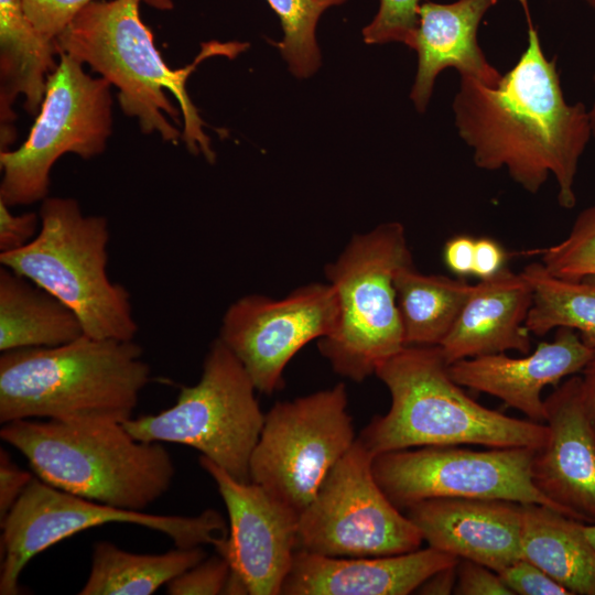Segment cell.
<instances>
[{"label": "cell", "mask_w": 595, "mask_h": 595, "mask_svg": "<svg viewBox=\"0 0 595 595\" xmlns=\"http://www.w3.org/2000/svg\"><path fill=\"white\" fill-rule=\"evenodd\" d=\"M518 2L528 25L524 52L496 87L461 76L453 100L455 126L477 167H506L532 194L552 174L560 206L571 209L578 161L592 138L588 110L581 101L566 102L556 57H545L528 0Z\"/></svg>", "instance_id": "1"}, {"label": "cell", "mask_w": 595, "mask_h": 595, "mask_svg": "<svg viewBox=\"0 0 595 595\" xmlns=\"http://www.w3.org/2000/svg\"><path fill=\"white\" fill-rule=\"evenodd\" d=\"M143 0H94L55 39L57 54H66L106 78L118 89L122 111L138 119L144 133L162 140L181 139L193 154L213 163L215 153L204 122L186 90V80L206 57H235L247 43L216 41L203 44L191 65L172 69L158 51L152 31L140 17ZM171 9V0H144Z\"/></svg>", "instance_id": "2"}, {"label": "cell", "mask_w": 595, "mask_h": 595, "mask_svg": "<svg viewBox=\"0 0 595 595\" xmlns=\"http://www.w3.org/2000/svg\"><path fill=\"white\" fill-rule=\"evenodd\" d=\"M132 340L83 334L55 347L0 356V423L29 419L119 422L133 418L151 369Z\"/></svg>", "instance_id": "3"}, {"label": "cell", "mask_w": 595, "mask_h": 595, "mask_svg": "<svg viewBox=\"0 0 595 595\" xmlns=\"http://www.w3.org/2000/svg\"><path fill=\"white\" fill-rule=\"evenodd\" d=\"M375 375L388 388L391 404L358 436L374 456L462 444L539 450L547 442L545 423L512 418L472 399L451 377L440 346H405Z\"/></svg>", "instance_id": "4"}, {"label": "cell", "mask_w": 595, "mask_h": 595, "mask_svg": "<svg viewBox=\"0 0 595 595\" xmlns=\"http://www.w3.org/2000/svg\"><path fill=\"white\" fill-rule=\"evenodd\" d=\"M0 436L43 482L119 509L145 511L175 476L162 443L140 441L119 422L18 420Z\"/></svg>", "instance_id": "5"}, {"label": "cell", "mask_w": 595, "mask_h": 595, "mask_svg": "<svg viewBox=\"0 0 595 595\" xmlns=\"http://www.w3.org/2000/svg\"><path fill=\"white\" fill-rule=\"evenodd\" d=\"M40 230L25 247L0 253L1 266L42 286L78 316L84 334L132 340L138 332L130 294L107 274L108 221L84 215L76 199L46 197Z\"/></svg>", "instance_id": "6"}, {"label": "cell", "mask_w": 595, "mask_h": 595, "mask_svg": "<svg viewBox=\"0 0 595 595\" xmlns=\"http://www.w3.org/2000/svg\"><path fill=\"white\" fill-rule=\"evenodd\" d=\"M412 262L399 223L379 225L351 238L325 273L338 303L334 331L318 339L333 370L360 382L403 347L394 274Z\"/></svg>", "instance_id": "7"}, {"label": "cell", "mask_w": 595, "mask_h": 595, "mask_svg": "<svg viewBox=\"0 0 595 595\" xmlns=\"http://www.w3.org/2000/svg\"><path fill=\"white\" fill-rule=\"evenodd\" d=\"M255 391L241 363L217 338L209 346L199 380L181 387L172 407L131 418L123 425L140 441L191 446L247 483L266 415Z\"/></svg>", "instance_id": "8"}, {"label": "cell", "mask_w": 595, "mask_h": 595, "mask_svg": "<svg viewBox=\"0 0 595 595\" xmlns=\"http://www.w3.org/2000/svg\"><path fill=\"white\" fill-rule=\"evenodd\" d=\"M58 56L26 140L15 150L0 152V201L9 207L44 201L51 170L62 155L97 156L111 134L110 83L88 75L73 57Z\"/></svg>", "instance_id": "9"}, {"label": "cell", "mask_w": 595, "mask_h": 595, "mask_svg": "<svg viewBox=\"0 0 595 595\" xmlns=\"http://www.w3.org/2000/svg\"><path fill=\"white\" fill-rule=\"evenodd\" d=\"M111 522L159 531L177 548H216L228 531L223 516L214 509L191 517L119 509L64 491L34 476L0 521V594L20 593V575L36 554L78 532Z\"/></svg>", "instance_id": "10"}, {"label": "cell", "mask_w": 595, "mask_h": 595, "mask_svg": "<svg viewBox=\"0 0 595 595\" xmlns=\"http://www.w3.org/2000/svg\"><path fill=\"white\" fill-rule=\"evenodd\" d=\"M343 382L277 402L249 463L250 482L300 515L356 441Z\"/></svg>", "instance_id": "11"}, {"label": "cell", "mask_w": 595, "mask_h": 595, "mask_svg": "<svg viewBox=\"0 0 595 595\" xmlns=\"http://www.w3.org/2000/svg\"><path fill=\"white\" fill-rule=\"evenodd\" d=\"M372 458L357 437L299 515L298 550L357 558L421 548V531L383 493L374 476Z\"/></svg>", "instance_id": "12"}, {"label": "cell", "mask_w": 595, "mask_h": 595, "mask_svg": "<svg viewBox=\"0 0 595 595\" xmlns=\"http://www.w3.org/2000/svg\"><path fill=\"white\" fill-rule=\"evenodd\" d=\"M536 451L420 446L374 456L372 472L383 493L400 510L431 498H480L539 504L562 512L532 482Z\"/></svg>", "instance_id": "13"}, {"label": "cell", "mask_w": 595, "mask_h": 595, "mask_svg": "<svg viewBox=\"0 0 595 595\" xmlns=\"http://www.w3.org/2000/svg\"><path fill=\"white\" fill-rule=\"evenodd\" d=\"M338 320L336 293L329 283H311L274 300L250 294L223 316L219 339L238 358L257 391L282 387L292 357L313 339L329 335Z\"/></svg>", "instance_id": "14"}, {"label": "cell", "mask_w": 595, "mask_h": 595, "mask_svg": "<svg viewBox=\"0 0 595 595\" xmlns=\"http://www.w3.org/2000/svg\"><path fill=\"white\" fill-rule=\"evenodd\" d=\"M228 515V531L216 552L246 585L248 595H281L298 550L299 515L252 482H239L201 455Z\"/></svg>", "instance_id": "15"}, {"label": "cell", "mask_w": 595, "mask_h": 595, "mask_svg": "<svg viewBox=\"0 0 595 595\" xmlns=\"http://www.w3.org/2000/svg\"><path fill=\"white\" fill-rule=\"evenodd\" d=\"M549 434L536 451L531 477L536 488L564 515L595 523V428L572 376L544 400Z\"/></svg>", "instance_id": "16"}, {"label": "cell", "mask_w": 595, "mask_h": 595, "mask_svg": "<svg viewBox=\"0 0 595 595\" xmlns=\"http://www.w3.org/2000/svg\"><path fill=\"white\" fill-rule=\"evenodd\" d=\"M405 515L429 547L499 573L522 556L521 504L502 499L431 498Z\"/></svg>", "instance_id": "17"}, {"label": "cell", "mask_w": 595, "mask_h": 595, "mask_svg": "<svg viewBox=\"0 0 595 595\" xmlns=\"http://www.w3.org/2000/svg\"><path fill=\"white\" fill-rule=\"evenodd\" d=\"M594 358L595 349L574 329L559 327L552 342L540 343L526 357L499 353L465 358L448 365V371L462 387L496 397L529 420L544 423L542 389L583 371Z\"/></svg>", "instance_id": "18"}, {"label": "cell", "mask_w": 595, "mask_h": 595, "mask_svg": "<svg viewBox=\"0 0 595 595\" xmlns=\"http://www.w3.org/2000/svg\"><path fill=\"white\" fill-rule=\"evenodd\" d=\"M459 559L432 547L382 556H326L296 550L281 595H407Z\"/></svg>", "instance_id": "19"}, {"label": "cell", "mask_w": 595, "mask_h": 595, "mask_svg": "<svg viewBox=\"0 0 595 595\" xmlns=\"http://www.w3.org/2000/svg\"><path fill=\"white\" fill-rule=\"evenodd\" d=\"M497 0H457L421 3L411 50L418 53V72L410 98L423 112L434 82L445 68L496 87L502 75L486 58L477 41L478 26Z\"/></svg>", "instance_id": "20"}, {"label": "cell", "mask_w": 595, "mask_h": 595, "mask_svg": "<svg viewBox=\"0 0 595 595\" xmlns=\"http://www.w3.org/2000/svg\"><path fill=\"white\" fill-rule=\"evenodd\" d=\"M532 289L521 273L502 268L473 285L448 334L439 345L448 365L465 358L531 349L524 326Z\"/></svg>", "instance_id": "21"}, {"label": "cell", "mask_w": 595, "mask_h": 595, "mask_svg": "<svg viewBox=\"0 0 595 595\" xmlns=\"http://www.w3.org/2000/svg\"><path fill=\"white\" fill-rule=\"evenodd\" d=\"M55 43L43 37L29 21L23 0H0V145L9 150L15 140L18 96L25 98V109L39 113L47 76L55 69Z\"/></svg>", "instance_id": "22"}, {"label": "cell", "mask_w": 595, "mask_h": 595, "mask_svg": "<svg viewBox=\"0 0 595 595\" xmlns=\"http://www.w3.org/2000/svg\"><path fill=\"white\" fill-rule=\"evenodd\" d=\"M583 522L539 504H521L522 556L572 595H595V548Z\"/></svg>", "instance_id": "23"}, {"label": "cell", "mask_w": 595, "mask_h": 595, "mask_svg": "<svg viewBox=\"0 0 595 595\" xmlns=\"http://www.w3.org/2000/svg\"><path fill=\"white\" fill-rule=\"evenodd\" d=\"M84 334L75 312L28 278L0 269V350L55 347Z\"/></svg>", "instance_id": "24"}, {"label": "cell", "mask_w": 595, "mask_h": 595, "mask_svg": "<svg viewBox=\"0 0 595 595\" xmlns=\"http://www.w3.org/2000/svg\"><path fill=\"white\" fill-rule=\"evenodd\" d=\"M393 283L405 346H439L473 290L462 277L423 274L413 263L399 268Z\"/></svg>", "instance_id": "25"}, {"label": "cell", "mask_w": 595, "mask_h": 595, "mask_svg": "<svg viewBox=\"0 0 595 595\" xmlns=\"http://www.w3.org/2000/svg\"><path fill=\"white\" fill-rule=\"evenodd\" d=\"M206 556L202 547L140 554L98 541L93 547L88 578L78 594L150 595Z\"/></svg>", "instance_id": "26"}, {"label": "cell", "mask_w": 595, "mask_h": 595, "mask_svg": "<svg viewBox=\"0 0 595 595\" xmlns=\"http://www.w3.org/2000/svg\"><path fill=\"white\" fill-rule=\"evenodd\" d=\"M520 273L533 295L524 321L529 333L543 336L552 328L567 327L595 349V277L559 278L540 262L526 266Z\"/></svg>", "instance_id": "27"}, {"label": "cell", "mask_w": 595, "mask_h": 595, "mask_svg": "<svg viewBox=\"0 0 595 595\" xmlns=\"http://www.w3.org/2000/svg\"><path fill=\"white\" fill-rule=\"evenodd\" d=\"M280 19L284 36L273 43L299 78L313 75L321 65L316 25L322 13L347 0H267Z\"/></svg>", "instance_id": "28"}, {"label": "cell", "mask_w": 595, "mask_h": 595, "mask_svg": "<svg viewBox=\"0 0 595 595\" xmlns=\"http://www.w3.org/2000/svg\"><path fill=\"white\" fill-rule=\"evenodd\" d=\"M529 252L541 255L547 270L555 277H595V205L582 210L561 242Z\"/></svg>", "instance_id": "29"}, {"label": "cell", "mask_w": 595, "mask_h": 595, "mask_svg": "<svg viewBox=\"0 0 595 595\" xmlns=\"http://www.w3.org/2000/svg\"><path fill=\"white\" fill-rule=\"evenodd\" d=\"M420 0H380L372 21L364 28L367 44L400 42L411 48L419 24Z\"/></svg>", "instance_id": "30"}, {"label": "cell", "mask_w": 595, "mask_h": 595, "mask_svg": "<svg viewBox=\"0 0 595 595\" xmlns=\"http://www.w3.org/2000/svg\"><path fill=\"white\" fill-rule=\"evenodd\" d=\"M229 562L219 553L205 558L166 584L170 595L224 594L230 575Z\"/></svg>", "instance_id": "31"}, {"label": "cell", "mask_w": 595, "mask_h": 595, "mask_svg": "<svg viewBox=\"0 0 595 595\" xmlns=\"http://www.w3.org/2000/svg\"><path fill=\"white\" fill-rule=\"evenodd\" d=\"M94 0H23V8L34 29L54 42L72 20Z\"/></svg>", "instance_id": "32"}, {"label": "cell", "mask_w": 595, "mask_h": 595, "mask_svg": "<svg viewBox=\"0 0 595 595\" xmlns=\"http://www.w3.org/2000/svg\"><path fill=\"white\" fill-rule=\"evenodd\" d=\"M498 574L513 595H572L563 585L524 558L508 565Z\"/></svg>", "instance_id": "33"}, {"label": "cell", "mask_w": 595, "mask_h": 595, "mask_svg": "<svg viewBox=\"0 0 595 595\" xmlns=\"http://www.w3.org/2000/svg\"><path fill=\"white\" fill-rule=\"evenodd\" d=\"M457 595H513L494 570L477 562L459 559L456 565Z\"/></svg>", "instance_id": "34"}, {"label": "cell", "mask_w": 595, "mask_h": 595, "mask_svg": "<svg viewBox=\"0 0 595 595\" xmlns=\"http://www.w3.org/2000/svg\"><path fill=\"white\" fill-rule=\"evenodd\" d=\"M40 216L35 213L13 215L0 201V253L19 250L29 245L40 230Z\"/></svg>", "instance_id": "35"}, {"label": "cell", "mask_w": 595, "mask_h": 595, "mask_svg": "<svg viewBox=\"0 0 595 595\" xmlns=\"http://www.w3.org/2000/svg\"><path fill=\"white\" fill-rule=\"evenodd\" d=\"M34 476L20 468L7 451H0V521L6 518Z\"/></svg>", "instance_id": "36"}, {"label": "cell", "mask_w": 595, "mask_h": 595, "mask_svg": "<svg viewBox=\"0 0 595 595\" xmlns=\"http://www.w3.org/2000/svg\"><path fill=\"white\" fill-rule=\"evenodd\" d=\"M506 253L502 247L490 238L475 240L473 274L480 280L495 275L504 268Z\"/></svg>", "instance_id": "37"}, {"label": "cell", "mask_w": 595, "mask_h": 595, "mask_svg": "<svg viewBox=\"0 0 595 595\" xmlns=\"http://www.w3.org/2000/svg\"><path fill=\"white\" fill-rule=\"evenodd\" d=\"M475 239L461 235L450 239L444 247L446 267L458 277L473 274Z\"/></svg>", "instance_id": "38"}, {"label": "cell", "mask_w": 595, "mask_h": 595, "mask_svg": "<svg viewBox=\"0 0 595 595\" xmlns=\"http://www.w3.org/2000/svg\"><path fill=\"white\" fill-rule=\"evenodd\" d=\"M457 565V564H456ZM456 565L441 570L426 578L416 589L420 594H453L456 584Z\"/></svg>", "instance_id": "39"}, {"label": "cell", "mask_w": 595, "mask_h": 595, "mask_svg": "<svg viewBox=\"0 0 595 595\" xmlns=\"http://www.w3.org/2000/svg\"><path fill=\"white\" fill-rule=\"evenodd\" d=\"M581 394L586 412L595 428V358L584 368Z\"/></svg>", "instance_id": "40"}, {"label": "cell", "mask_w": 595, "mask_h": 595, "mask_svg": "<svg viewBox=\"0 0 595 595\" xmlns=\"http://www.w3.org/2000/svg\"><path fill=\"white\" fill-rule=\"evenodd\" d=\"M583 531H584L586 538L589 540V542L595 548V523H584L583 524Z\"/></svg>", "instance_id": "41"}, {"label": "cell", "mask_w": 595, "mask_h": 595, "mask_svg": "<svg viewBox=\"0 0 595 595\" xmlns=\"http://www.w3.org/2000/svg\"><path fill=\"white\" fill-rule=\"evenodd\" d=\"M593 79H594V86H595V73H594ZM588 117H589V125H591V130H592V138L595 139V97H594L593 105L591 109L588 110Z\"/></svg>", "instance_id": "42"}, {"label": "cell", "mask_w": 595, "mask_h": 595, "mask_svg": "<svg viewBox=\"0 0 595 595\" xmlns=\"http://www.w3.org/2000/svg\"><path fill=\"white\" fill-rule=\"evenodd\" d=\"M587 6L595 10V0H583Z\"/></svg>", "instance_id": "43"}]
</instances>
